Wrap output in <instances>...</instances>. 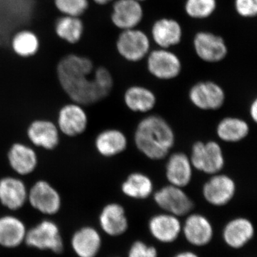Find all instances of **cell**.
I'll list each match as a JSON object with an SVG mask.
<instances>
[{
  "mask_svg": "<svg viewBox=\"0 0 257 257\" xmlns=\"http://www.w3.org/2000/svg\"><path fill=\"white\" fill-rule=\"evenodd\" d=\"M217 8L216 0H186L184 11L194 20H205L210 18Z\"/></svg>",
  "mask_w": 257,
  "mask_h": 257,
  "instance_id": "4dcf8cb0",
  "label": "cell"
},
{
  "mask_svg": "<svg viewBox=\"0 0 257 257\" xmlns=\"http://www.w3.org/2000/svg\"><path fill=\"white\" fill-rule=\"evenodd\" d=\"M182 234L192 246L204 247L212 241L214 226L207 216L191 212L182 224Z\"/></svg>",
  "mask_w": 257,
  "mask_h": 257,
  "instance_id": "5bb4252c",
  "label": "cell"
},
{
  "mask_svg": "<svg viewBox=\"0 0 257 257\" xmlns=\"http://www.w3.org/2000/svg\"><path fill=\"white\" fill-rule=\"evenodd\" d=\"M182 229L179 217L169 213L163 211L149 219V232L154 239L164 244L175 242L182 234Z\"/></svg>",
  "mask_w": 257,
  "mask_h": 257,
  "instance_id": "e0dca14e",
  "label": "cell"
},
{
  "mask_svg": "<svg viewBox=\"0 0 257 257\" xmlns=\"http://www.w3.org/2000/svg\"><path fill=\"white\" fill-rule=\"evenodd\" d=\"M94 69L92 61L85 56L69 54L59 61L57 79L71 101L86 106L105 98L93 79Z\"/></svg>",
  "mask_w": 257,
  "mask_h": 257,
  "instance_id": "6da1fadb",
  "label": "cell"
},
{
  "mask_svg": "<svg viewBox=\"0 0 257 257\" xmlns=\"http://www.w3.org/2000/svg\"><path fill=\"white\" fill-rule=\"evenodd\" d=\"M55 122L61 135L67 138H77L87 131L89 116L84 106L71 101L61 106Z\"/></svg>",
  "mask_w": 257,
  "mask_h": 257,
  "instance_id": "9c48e42d",
  "label": "cell"
},
{
  "mask_svg": "<svg viewBox=\"0 0 257 257\" xmlns=\"http://www.w3.org/2000/svg\"><path fill=\"white\" fill-rule=\"evenodd\" d=\"M28 187L18 176L0 178V204L10 211L20 210L28 203Z\"/></svg>",
  "mask_w": 257,
  "mask_h": 257,
  "instance_id": "9a60e30c",
  "label": "cell"
},
{
  "mask_svg": "<svg viewBox=\"0 0 257 257\" xmlns=\"http://www.w3.org/2000/svg\"><path fill=\"white\" fill-rule=\"evenodd\" d=\"M126 108L135 113H148L157 104V96L150 88L142 85H133L125 90L123 96Z\"/></svg>",
  "mask_w": 257,
  "mask_h": 257,
  "instance_id": "484cf974",
  "label": "cell"
},
{
  "mask_svg": "<svg viewBox=\"0 0 257 257\" xmlns=\"http://www.w3.org/2000/svg\"><path fill=\"white\" fill-rule=\"evenodd\" d=\"M92 77L104 97L109 96L114 87V79L109 69L98 67L93 71Z\"/></svg>",
  "mask_w": 257,
  "mask_h": 257,
  "instance_id": "d6a6232c",
  "label": "cell"
},
{
  "mask_svg": "<svg viewBox=\"0 0 257 257\" xmlns=\"http://www.w3.org/2000/svg\"><path fill=\"white\" fill-rule=\"evenodd\" d=\"M173 257H200L197 253L190 250H184L176 253Z\"/></svg>",
  "mask_w": 257,
  "mask_h": 257,
  "instance_id": "8d00e7d4",
  "label": "cell"
},
{
  "mask_svg": "<svg viewBox=\"0 0 257 257\" xmlns=\"http://www.w3.org/2000/svg\"><path fill=\"white\" fill-rule=\"evenodd\" d=\"M127 257H159L158 250L153 245L136 240L130 245Z\"/></svg>",
  "mask_w": 257,
  "mask_h": 257,
  "instance_id": "836d02e7",
  "label": "cell"
},
{
  "mask_svg": "<svg viewBox=\"0 0 257 257\" xmlns=\"http://www.w3.org/2000/svg\"><path fill=\"white\" fill-rule=\"evenodd\" d=\"M236 184L232 177L225 174L211 175L202 187L204 200L216 207H222L229 204L236 193Z\"/></svg>",
  "mask_w": 257,
  "mask_h": 257,
  "instance_id": "8fae6325",
  "label": "cell"
},
{
  "mask_svg": "<svg viewBox=\"0 0 257 257\" xmlns=\"http://www.w3.org/2000/svg\"><path fill=\"white\" fill-rule=\"evenodd\" d=\"M96 5H99V6H104L109 4V3H113L114 0H92Z\"/></svg>",
  "mask_w": 257,
  "mask_h": 257,
  "instance_id": "74e56055",
  "label": "cell"
},
{
  "mask_svg": "<svg viewBox=\"0 0 257 257\" xmlns=\"http://www.w3.org/2000/svg\"><path fill=\"white\" fill-rule=\"evenodd\" d=\"M32 146L46 151H53L60 143L61 133L55 121L45 118L32 120L26 130Z\"/></svg>",
  "mask_w": 257,
  "mask_h": 257,
  "instance_id": "4fadbf2b",
  "label": "cell"
},
{
  "mask_svg": "<svg viewBox=\"0 0 257 257\" xmlns=\"http://www.w3.org/2000/svg\"><path fill=\"white\" fill-rule=\"evenodd\" d=\"M136 1L140 2V3H143L144 1H146V0H136Z\"/></svg>",
  "mask_w": 257,
  "mask_h": 257,
  "instance_id": "f35d334b",
  "label": "cell"
},
{
  "mask_svg": "<svg viewBox=\"0 0 257 257\" xmlns=\"http://www.w3.org/2000/svg\"><path fill=\"white\" fill-rule=\"evenodd\" d=\"M234 10L241 18H255L257 14V0H234Z\"/></svg>",
  "mask_w": 257,
  "mask_h": 257,
  "instance_id": "e575fe53",
  "label": "cell"
},
{
  "mask_svg": "<svg viewBox=\"0 0 257 257\" xmlns=\"http://www.w3.org/2000/svg\"><path fill=\"white\" fill-rule=\"evenodd\" d=\"M113 257H119V256H113Z\"/></svg>",
  "mask_w": 257,
  "mask_h": 257,
  "instance_id": "ab89813d",
  "label": "cell"
},
{
  "mask_svg": "<svg viewBox=\"0 0 257 257\" xmlns=\"http://www.w3.org/2000/svg\"><path fill=\"white\" fill-rule=\"evenodd\" d=\"M150 37L138 28L124 30L116 41V50L120 57L128 62H138L146 58L150 52Z\"/></svg>",
  "mask_w": 257,
  "mask_h": 257,
  "instance_id": "8992f818",
  "label": "cell"
},
{
  "mask_svg": "<svg viewBox=\"0 0 257 257\" xmlns=\"http://www.w3.org/2000/svg\"><path fill=\"white\" fill-rule=\"evenodd\" d=\"M152 179L143 172L130 174L121 185V191L126 197L135 200H145L154 193Z\"/></svg>",
  "mask_w": 257,
  "mask_h": 257,
  "instance_id": "83f0119b",
  "label": "cell"
},
{
  "mask_svg": "<svg viewBox=\"0 0 257 257\" xmlns=\"http://www.w3.org/2000/svg\"><path fill=\"white\" fill-rule=\"evenodd\" d=\"M8 165L18 177H26L36 171L39 157L32 145L17 142L10 147L7 153Z\"/></svg>",
  "mask_w": 257,
  "mask_h": 257,
  "instance_id": "2e32d148",
  "label": "cell"
},
{
  "mask_svg": "<svg viewBox=\"0 0 257 257\" xmlns=\"http://www.w3.org/2000/svg\"><path fill=\"white\" fill-rule=\"evenodd\" d=\"M192 162L189 155L182 152L168 155L165 165V176L169 184L184 188L189 185L193 177Z\"/></svg>",
  "mask_w": 257,
  "mask_h": 257,
  "instance_id": "7402d4cb",
  "label": "cell"
},
{
  "mask_svg": "<svg viewBox=\"0 0 257 257\" xmlns=\"http://www.w3.org/2000/svg\"><path fill=\"white\" fill-rule=\"evenodd\" d=\"M56 9L61 15L79 17L87 12L89 0H53Z\"/></svg>",
  "mask_w": 257,
  "mask_h": 257,
  "instance_id": "1f68e13d",
  "label": "cell"
},
{
  "mask_svg": "<svg viewBox=\"0 0 257 257\" xmlns=\"http://www.w3.org/2000/svg\"><path fill=\"white\" fill-rule=\"evenodd\" d=\"M70 246L77 257H96L102 247L100 231L90 225L81 226L71 236Z\"/></svg>",
  "mask_w": 257,
  "mask_h": 257,
  "instance_id": "ffe728a7",
  "label": "cell"
},
{
  "mask_svg": "<svg viewBox=\"0 0 257 257\" xmlns=\"http://www.w3.org/2000/svg\"><path fill=\"white\" fill-rule=\"evenodd\" d=\"M189 159L194 170L206 175L220 173L224 168V152L221 145L214 140L193 144Z\"/></svg>",
  "mask_w": 257,
  "mask_h": 257,
  "instance_id": "277c9868",
  "label": "cell"
},
{
  "mask_svg": "<svg viewBox=\"0 0 257 257\" xmlns=\"http://www.w3.org/2000/svg\"><path fill=\"white\" fill-rule=\"evenodd\" d=\"M175 131L170 123L157 114L148 115L140 120L134 134V143L142 154L154 161L170 155L175 145Z\"/></svg>",
  "mask_w": 257,
  "mask_h": 257,
  "instance_id": "7a4b0ae2",
  "label": "cell"
},
{
  "mask_svg": "<svg viewBox=\"0 0 257 257\" xmlns=\"http://www.w3.org/2000/svg\"><path fill=\"white\" fill-rule=\"evenodd\" d=\"M189 99L193 105L203 111H216L224 106V89L213 81H200L189 89Z\"/></svg>",
  "mask_w": 257,
  "mask_h": 257,
  "instance_id": "30bf717a",
  "label": "cell"
},
{
  "mask_svg": "<svg viewBox=\"0 0 257 257\" xmlns=\"http://www.w3.org/2000/svg\"><path fill=\"white\" fill-rule=\"evenodd\" d=\"M128 139L121 130L109 128L102 130L94 139L95 150L101 157L111 158L126 150Z\"/></svg>",
  "mask_w": 257,
  "mask_h": 257,
  "instance_id": "d4e9b609",
  "label": "cell"
},
{
  "mask_svg": "<svg viewBox=\"0 0 257 257\" xmlns=\"http://www.w3.org/2000/svg\"><path fill=\"white\" fill-rule=\"evenodd\" d=\"M28 227L25 221L13 214L0 216V246L15 249L25 243Z\"/></svg>",
  "mask_w": 257,
  "mask_h": 257,
  "instance_id": "603a6c76",
  "label": "cell"
},
{
  "mask_svg": "<svg viewBox=\"0 0 257 257\" xmlns=\"http://www.w3.org/2000/svg\"><path fill=\"white\" fill-rule=\"evenodd\" d=\"M249 114L254 122L257 121V99H253L249 107Z\"/></svg>",
  "mask_w": 257,
  "mask_h": 257,
  "instance_id": "d590c367",
  "label": "cell"
},
{
  "mask_svg": "<svg viewBox=\"0 0 257 257\" xmlns=\"http://www.w3.org/2000/svg\"><path fill=\"white\" fill-rule=\"evenodd\" d=\"M55 32L62 41L75 45L80 42L84 35V23L79 17L61 15L55 21Z\"/></svg>",
  "mask_w": 257,
  "mask_h": 257,
  "instance_id": "f1b7e54d",
  "label": "cell"
},
{
  "mask_svg": "<svg viewBox=\"0 0 257 257\" xmlns=\"http://www.w3.org/2000/svg\"><path fill=\"white\" fill-rule=\"evenodd\" d=\"M152 195L157 207L164 212L178 217L188 215L194 209L192 199L183 188L172 184L162 187Z\"/></svg>",
  "mask_w": 257,
  "mask_h": 257,
  "instance_id": "ba28073f",
  "label": "cell"
},
{
  "mask_svg": "<svg viewBox=\"0 0 257 257\" xmlns=\"http://www.w3.org/2000/svg\"><path fill=\"white\" fill-rule=\"evenodd\" d=\"M221 236L228 247L235 250L241 249L251 242L254 237V225L245 216H236L225 224Z\"/></svg>",
  "mask_w": 257,
  "mask_h": 257,
  "instance_id": "ac0fdd59",
  "label": "cell"
},
{
  "mask_svg": "<svg viewBox=\"0 0 257 257\" xmlns=\"http://www.w3.org/2000/svg\"><path fill=\"white\" fill-rule=\"evenodd\" d=\"M98 222L101 231L111 237L124 235L130 224L124 207L117 202L108 203L102 207Z\"/></svg>",
  "mask_w": 257,
  "mask_h": 257,
  "instance_id": "44dd1931",
  "label": "cell"
},
{
  "mask_svg": "<svg viewBox=\"0 0 257 257\" xmlns=\"http://www.w3.org/2000/svg\"><path fill=\"white\" fill-rule=\"evenodd\" d=\"M250 126L247 121L236 116H226L219 121L216 134L221 142L238 143L247 138Z\"/></svg>",
  "mask_w": 257,
  "mask_h": 257,
  "instance_id": "4316f807",
  "label": "cell"
},
{
  "mask_svg": "<svg viewBox=\"0 0 257 257\" xmlns=\"http://www.w3.org/2000/svg\"><path fill=\"white\" fill-rule=\"evenodd\" d=\"M25 244L37 251H50L55 254H60L64 250L60 226L49 218L28 229Z\"/></svg>",
  "mask_w": 257,
  "mask_h": 257,
  "instance_id": "3957f363",
  "label": "cell"
},
{
  "mask_svg": "<svg viewBox=\"0 0 257 257\" xmlns=\"http://www.w3.org/2000/svg\"><path fill=\"white\" fill-rule=\"evenodd\" d=\"M28 203L34 210L52 216L62 209V197L53 184L45 179H39L29 189Z\"/></svg>",
  "mask_w": 257,
  "mask_h": 257,
  "instance_id": "5b68a950",
  "label": "cell"
},
{
  "mask_svg": "<svg viewBox=\"0 0 257 257\" xmlns=\"http://www.w3.org/2000/svg\"><path fill=\"white\" fill-rule=\"evenodd\" d=\"M193 47L197 57L207 63L221 62L229 52L224 38L209 31L196 33L193 39Z\"/></svg>",
  "mask_w": 257,
  "mask_h": 257,
  "instance_id": "7c38bea8",
  "label": "cell"
},
{
  "mask_svg": "<svg viewBox=\"0 0 257 257\" xmlns=\"http://www.w3.org/2000/svg\"><path fill=\"white\" fill-rule=\"evenodd\" d=\"M10 47L19 57L30 58L38 53L40 40L35 32L30 30H21L12 37Z\"/></svg>",
  "mask_w": 257,
  "mask_h": 257,
  "instance_id": "f546056e",
  "label": "cell"
},
{
  "mask_svg": "<svg viewBox=\"0 0 257 257\" xmlns=\"http://www.w3.org/2000/svg\"><path fill=\"white\" fill-rule=\"evenodd\" d=\"M146 58L149 73L159 80H172L182 72V61L177 54L169 49L150 51Z\"/></svg>",
  "mask_w": 257,
  "mask_h": 257,
  "instance_id": "52a82bcc",
  "label": "cell"
},
{
  "mask_svg": "<svg viewBox=\"0 0 257 257\" xmlns=\"http://www.w3.org/2000/svg\"><path fill=\"white\" fill-rule=\"evenodd\" d=\"M151 37L160 48L170 50L182 42L183 28L175 19L160 18L152 25Z\"/></svg>",
  "mask_w": 257,
  "mask_h": 257,
  "instance_id": "cb8c5ba5",
  "label": "cell"
},
{
  "mask_svg": "<svg viewBox=\"0 0 257 257\" xmlns=\"http://www.w3.org/2000/svg\"><path fill=\"white\" fill-rule=\"evenodd\" d=\"M145 12L142 3L136 0H114L111 13V21L121 31L138 28L144 19Z\"/></svg>",
  "mask_w": 257,
  "mask_h": 257,
  "instance_id": "d6986e66",
  "label": "cell"
}]
</instances>
